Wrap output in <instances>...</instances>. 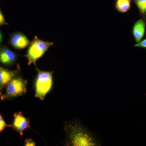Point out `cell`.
<instances>
[{
  "instance_id": "obj_4",
  "label": "cell",
  "mask_w": 146,
  "mask_h": 146,
  "mask_svg": "<svg viewBox=\"0 0 146 146\" xmlns=\"http://www.w3.org/2000/svg\"><path fill=\"white\" fill-rule=\"evenodd\" d=\"M27 83L20 78L13 79L9 82L6 89L7 95L9 97L21 96L26 91Z\"/></svg>"
},
{
  "instance_id": "obj_3",
  "label": "cell",
  "mask_w": 146,
  "mask_h": 146,
  "mask_svg": "<svg viewBox=\"0 0 146 146\" xmlns=\"http://www.w3.org/2000/svg\"><path fill=\"white\" fill-rule=\"evenodd\" d=\"M52 45L53 43L52 42L42 41L35 36L31 43L26 55L28 60V65H30L33 63L35 64L37 59L42 57Z\"/></svg>"
},
{
  "instance_id": "obj_10",
  "label": "cell",
  "mask_w": 146,
  "mask_h": 146,
  "mask_svg": "<svg viewBox=\"0 0 146 146\" xmlns=\"http://www.w3.org/2000/svg\"><path fill=\"white\" fill-rule=\"evenodd\" d=\"M115 8L121 13L127 12L131 8V0H116Z\"/></svg>"
},
{
  "instance_id": "obj_2",
  "label": "cell",
  "mask_w": 146,
  "mask_h": 146,
  "mask_svg": "<svg viewBox=\"0 0 146 146\" xmlns=\"http://www.w3.org/2000/svg\"><path fill=\"white\" fill-rule=\"evenodd\" d=\"M38 71L35 82V97L44 100L46 95L51 88L52 84V72Z\"/></svg>"
},
{
  "instance_id": "obj_1",
  "label": "cell",
  "mask_w": 146,
  "mask_h": 146,
  "mask_svg": "<svg viewBox=\"0 0 146 146\" xmlns=\"http://www.w3.org/2000/svg\"><path fill=\"white\" fill-rule=\"evenodd\" d=\"M66 144L68 146H99L100 138L79 121H73L65 124Z\"/></svg>"
},
{
  "instance_id": "obj_16",
  "label": "cell",
  "mask_w": 146,
  "mask_h": 146,
  "mask_svg": "<svg viewBox=\"0 0 146 146\" xmlns=\"http://www.w3.org/2000/svg\"><path fill=\"white\" fill-rule=\"evenodd\" d=\"M2 35L1 33L0 32V44L1 43L2 41Z\"/></svg>"
},
{
  "instance_id": "obj_5",
  "label": "cell",
  "mask_w": 146,
  "mask_h": 146,
  "mask_svg": "<svg viewBox=\"0 0 146 146\" xmlns=\"http://www.w3.org/2000/svg\"><path fill=\"white\" fill-rule=\"evenodd\" d=\"M29 124V121L24 117L22 112H18L14 114L13 128L21 136L23 135L24 131L26 129L30 127Z\"/></svg>"
},
{
  "instance_id": "obj_13",
  "label": "cell",
  "mask_w": 146,
  "mask_h": 146,
  "mask_svg": "<svg viewBox=\"0 0 146 146\" xmlns=\"http://www.w3.org/2000/svg\"><path fill=\"white\" fill-rule=\"evenodd\" d=\"M134 46L141 47V48H146V38L141 40L140 42L134 45Z\"/></svg>"
},
{
  "instance_id": "obj_12",
  "label": "cell",
  "mask_w": 146,
  "mask_h": 146,
  "mask_svg": "<svg viewBox=\"0 0 146 146\" xmlns=\"http://www.w3.org/2000/svg\"><path fill=\"white\" fill-rule=\"evenodd\" d=\"M9 126L6 123L2 116L0 114V133L7 127Z\"/></svg>"
},
{
  "instance_id": "obj_6",
  "label": "cell",
  "mask_w": 146,
  "mask_h": 146,
  "mask_svg": "<svg viewBox=\"0 0 146 146\" xmlns=\"http://www.w3.org/2000/svg\"><path fill=\"white\" fill-rule=\"evenodd\" d=\"M145 28V23L143 18L138 20L133 25L132 29V35L136 43L141 41L143 37Z\"/></svg>"
},
{
  "instance_id": "obj_7",
  "label": "cell",
  "mask_w": 146,
  "mask_h": 146,
  "mask_svg": "<svg viewBox=\"0 0 146 146\" xmlns=\"http://www.w3.org/2000/svg\"><path fill=\"white\" fill-rule=\"evenodd\" d=\"M10 41L13 47L18 49L25 48L30 44L29 40L27 36L20 33L13 34Z\"/></svg>"
},
{
  "instance_id": "obj_11",
  "label": "cell",
  "mask_w": 146,
  "mask_h": 146,
  "mask_svg": "<svg viewBox=\"0 0 146 146\" xmlns=\"http://www.w3.org/2000/svg\"><path fill=\"white\" fill-rule=\"evenodd\" d=\"M138 7L141 16L146 18V0H132Z\"/></svg>"
},
{
  "instance_id": "obj_14",
  "label": "cell",
  "mask_w": 146,
  "mask_h": 146,
  "mask_svg": "<svg viewBox=\"0 0 146 146\" xmlns=\"http://www.w3.org/2000/svg\"><path fill=\"white\" fill-rule=\"evenodd\" d=\"M25 145L26 146H34L36 145L35 143L31 139H27L25 140Z\"/></svg>"
},
{
  "instance_id": "obj_8",
  "label": "cell",
  "mask_w": 146,
  "mask_h": 146,
  "mask_svg": "<svg viewBox=\"0 0 146 146\" xmlns=\"http://www.w3.org/2000/svg\"><path fill=\"white\" fill-rule=\"evenodd\" d=\"M16 58V54L9 49L4 48L0 51V61L3 64H11L15 61Z\"/></svg>"
},
{
  "instance_id": "obj_9",
  "label": "cell",
  "mask_w": 146,
  "mask_h": 146,
  "mask_svg": "<svg viewBox=\"0 0 146 146\" xmlns=\"http://www.w3.org/2000/svg\"><path fill=\"white\" fill-rule=\"evenodd\" d=\"M14 76V73L4 68H0V86L9 83Z\"/></svg>"
},
{
  "instance_id": "obj_15",
  "label": "cell",
  "mask_w": 146,
  "mask_h": 146,
  "mask_svg": "<svg viewBox=\"0 0 146 146\" xmlns=\"http://www.w3.org/2000/svg\"><path fill=\"white\" fill-rule=\"evenodd\" d=\"M7 23H6L3 14L2 13L1 11L0 10V25H6Z\"/></svg>"
}]
</instances>
